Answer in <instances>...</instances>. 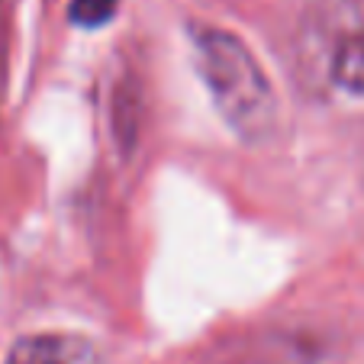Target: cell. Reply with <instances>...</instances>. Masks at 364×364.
Returning <instances> with one entry per match:
<instances>
[{
	"label": "cell",
	"instance_id": "6da1fadb",
	"mask_svg": "<svg viewBox=\"0 0 364 364\" xmlns=\"http://www.w3.org/2000/svg\"><path fill=\"white\" fill-rule=\"evenodd\" d=\"M193 62L216 110L245 139H262L277 117L274 90L239 36L216 26L193 29Z\"/></svg>",
	"mask_w": 364,
	"mask_h": 364
},
{
	"label": "cell",
	"instance_id": "7a4b0ae2",
	"mask_svg": "<svg viewBox=\"0 0 364 364\" xmlns=\"http://www.w3.org/2000/svg\"><path fill=\"white\" fill-rule=\"evenodd\" d=\"M332 81L355 97L364 94V33L348 36L338 46L336 58H332Z\"/></svg>",
	"mask_w": 364,
	"mask_h": 364
},
{
	"label": "cell",
	"instance_id": "3957f363",
	"mask_svg": "<svg viewBox=\"0 0 364 364\" xmlns=\"http://www.w3.org/2000/svg\"><path fill=\"white\" fill-rule=\"evenodd\" d=\"M4 364H71L62 342L52 336H29L10 348Z\"/></svg>",
	"mask_w": 364,
	"mask_h": 364
},
{
	"label": "cell",
	"instance_id": "277c9868",
	"mask_svg": "<svg viewBox=\"0 0 364 364\" xmlns=\"http://www.w3.org/2000/svg\"><path fill=\"white\" fill-rule=\"evenodd\" d=\"M117 4L119 0H71L68 16L77 26L94 29V26H103V23L117 14Z\"/></svg>",
	"mask_w": 364,
	"mask_h": 364
}]
</instances>
